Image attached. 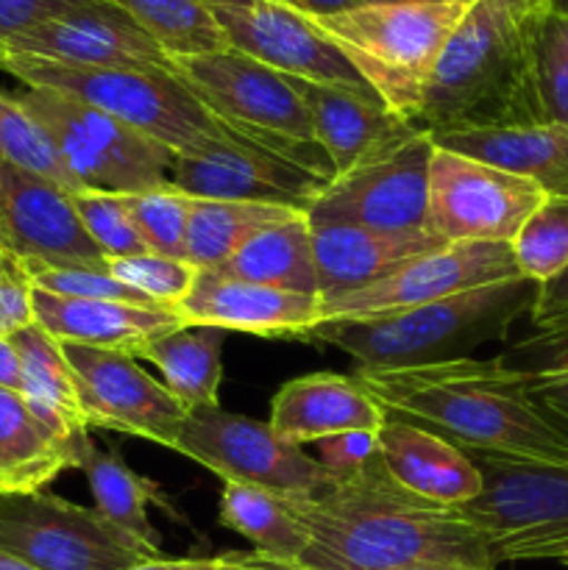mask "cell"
Instances as JSON below:
<instances>
[{
  "instance_id": "obj_45",
  "label": "cell",
  "mask_w": 568,
  "mask_h": 570,
  "mask_svg": "<svg viewBox=\"0 0 568 570\" xmlns=\"http://www.w3.org/2000/svg\"><path fill=\"white\" fill-rule=\"evenodd\" d=\"M104 0H0V42Z\"/></svg>"
},
{
  "instance_id": "obj_37",
  "label": "cell",
  "mask_w": 568,
  "mask_h": 570,
  "mask_svg": "<svg viewBox=\"0 0 568 570\" xmlns=\"http://www.w3.org/2000/svg\"><path fill=\"white\" fill-rule=\"evenodd\" d=\"M532 76L543 120L568 128V14L549 3L535 17Z\"/></svg>"
},
{
  "instance_id": "obj_5",
  "label": "cell",
  "mask_w": 568,
  "mask_h": 570,
  "mask_svg": "<svg viewBox=\"0 0 568 570\" xmlns=\"http://www.w3.org/2000/svg\"><path fill=\"white\" fill-rule=\"evenodd\" d=\"M471 3H362L312 22L390 111L415 122L440 53Z\"/></svg>"
},
{
  "instance_id": "obj_2",
  "label": "cell",
  "mask_w": 568,
  "mask_h": 570,
  "mask_svg": "<svg viewBox=\"0 0 568 570\" xmlns=\"http://www.w3.org/2000/svg\"><path fill=\"white\" fill-rule=\"evenodd\" d=\"M310 543L306 570H401L418 562H462L493 570L488 540L457 512L401 488L382 456L317 499L293 501Z\"/></svg>"
},
{
  "instance_id": "obj_31",
  "label": "cell",
  "mask_w": 568,
  "mask_h": 570,
  "mask_svg": "<svg viewBox=\"0 0 568 570\" xmlns=\"http://www.w3.org/2000/svg\"><path fill=\"white\" fill-rule=\"evenodd\" d=\"M223 337L226 332L212 326H184L139 348V360H148L165 376V387L187 412L209 410L217 404L223 382ZM134 356V360H137Z\"/></svg>"
},
{
  "instance_id": "obj_8",
  "label": "cell",
  "mask_w": 568,
  "mask_h": 570,
  "mask_svg": "<svg viewBox=\"0 0 568 570\" xmlns=\"http://www.w3.org/2000/svg\"><path fill=\"white\" fill-rule=\"evenodd\" d=\"M48 131L81 193L137 195L170 184L176 154L95 106L53 89L17 95Z\"/></svg>"
},
{
  "instance_id": "obj_36",
  "label": "cell",
  "mask_w": 568,
  "mask_h": 570,
  "mask_svg": "<svg viewBox=\"0 0 568 570\" xmlns=\"http://www.w3.org/2000/svg\"><path fill=\"white\" fill-rule=\"evenodd\" d=\"M0 159L59 184L70 195L81 193L48 131L28 115L17 95L6 92H0Z\"/></svg>"
},
{
  "instance_id": "obj_10",
  "label": "cell",
  "mask_w": 568,
  "mask_h": 570,
  "mask_svg": "<svg viewBox=\"0 0 568 570\" xmlns=\"http://www.w3.org/2000/svg\"><path fill=\"white\" fill-rule=\"evenodd\" d=\"M170 451L198 462L226 484L265 490L287 501L317 499L334 488L321 462L278 438L271 423L221 406L187 412Z\"/></svg>"
},
{
  "instance_id": "obj_23",
  "label": "cell",
  "mask_w": 568,
  "mask_h": 570,
  "mask_svg": "<svg viewBox=\"0 0 568 570\" xmlns=\"http://www.w3.org/2000/svg\"><path fill=\"white\" fill-rule=\"evenodd\" d=\"M33 323L56 343L89 345L137 356L154 340L184 328L170 306L123 304V301L65 298L33 287Z\"/></svg>"
},
{
  "instance_id": "obj_48",
  "label": "cell",
  "mask_w": 568,
  "mask_h": 570,
  "mask_svg": "<svg viewBox=\"0 0 568 570\" xmlns=\"http://www.w3.org/2000/svg\"><path fill=\"white\" fill-rule=\"evenodd\" d=\"M223 554L217 557H184V560H161V557H150V560L139 562L126 570H221Z\"/></svg>"
},
{
  "instance_id": "obj_40",
  "label": "cell",
  "mask_w": 568,
  "mask_h": 570,
  "mask_svg": "<svg viewBox=\"0 0 568 570\" xmlns=\"http://www.w3.org/2000/svg\"><path fill=\"white\" fill-rule=\"evenodd\" d=\"M106 273L115 276L117 282L134 287L137 293H143L154 304L176 309L187 298L189 289L195 287V278H198L200 271L189 259L148 250V254L126 256V259H109L106 262Z\"/></svg>"
},
{
  "instance_id": "obj_12",
  "label": "cell",
  "mask_w": 568,
  "mask_h": 570,
  "mask_svg": "<svg viewBox=\"0 0 568 570\" xmlns=\"http://www.w3.org/2000/svg\"><path fill=\"white\" fill-rule=\"evenodd\" d=\"M543 198V189L529 178L434 145L427 228L440 243L512 245Z\"/></svg>"
},
{
  "instance_id": "obj_32",
  "label": "cell",
  "mask_w": 568,
  "mask_h": 570,
  "mask_svg": "<svg viewBox=\"0 0 568 570\" xmlns=\"http://www.w3.org/2000/svg\"><path fill=\"white\" fill-rule=\"evenodd\" d=\"M293 215L301 212L251 200L195 198L187 226V259L198 271H221L254 234Z\"/></svg>"
},
{
  "instance_id": "obj_9",
  "label": "cell",
  "mask_w": 568,
  "mask_h": 570,
  "mask_svg": "<svg viewBox=\"0 0 568 570\" xmlns=\"http://www.w3.org/2000/svg\"><path fill=\"white\" fill-rule=\"evenodd\" d=\"M468 456L482 490L457 512L488 540L496 566L557 560L568 546V465Z\"/></svg>"
},
{
  "instance_id": "obj_27",
  "label": "cell",
  "mask_w": 568,
  "mask_h": 570,
  "mask_svg": "<svg viewBox=\"0 0 568 570\" xmlns=\"http://www.w3.org/2000/svg\"><path fill=\"white\" fill-rule=\"evenodd\" d=\"M22 365V390L28 410L39 417L45 429L61 443L70 445L81 460V449L89 443V426L78 399L61 343H56L42 326L31 323L11 337Z\"/></svg>"
},
{
  "instance_id": "obj_35",
  "label": "cell",
  "mask_w": 568,
  "mask_h": 570,
  "mask_svg": "<svg viewBox=\"0 0 568 570\" xmlns=\"http://www.w3.org/2000/svg\"><path fill=\"white\" fill-rule=\"evenodd\" d=\"M532 332L499 356L507 367L523 373H551L568 367V267L551 282L538 284Z\"/></svg>"
},
{
  "instance_id": "obj_16",
  "label": "cell",
  "mask_w": 568,
  "mask_h": 570,
  "mask_svg": "<svg viewBox=\"0 0 568 570\" xmlns=\"http://www.w3.org/2000/svg\"><path fill=\"white\" fill-rule=\"evenodd\" d=\"M89 429L134 434L173 449L187 410L137 360L120 351L61 343Z\"/></svg>"
},
{
  "instance_id": "obj_56",
  "label": "cell",
  "mask_w": 568,
  "mask_h": 570,
  "mask_svg": "<svg viewBox=\"0 0 568 570\" xmlns=\"http://www.w3.org/2000/svg\"><path fill=\"white\" fill-rule=\"evenodd\" d=\"M0 262H3V250H0Z\"/></svg>"
},
{
  "instance_id": "obj_1",
  "label": "cell",
  "mask_w": 568,
  "mask_h": 570,
  "mask_svg": "<svg viewBox=\"0 0 568 570\" xmlns=\"http://www.w3.org/2000/svg\"><path fill=\"white\" fill-rule=\"evenodd\" d=\"M390 417L429 429L466 454L568 465V426L529 393L527 373L496 360L351 373Z\"/></svg>"
},
{
  "instance_id": "obj_47",
  "label": "cell",
  "mask_w": 568,
  "mask_h": 570,
  "mask_svg": "<svg viewBox=\"0 0 568 570\" xmlns=\"http://www.w3.org/2000/svg\"><path fill=\"white\" fill-rule=\"evenodd\" d=\"M221 570H306V568L295 566V562L271 560V557H262L259 551H251V554H243V551H226V554H223Z\"/></svg>"
},
{
  "instance_id": "obj_3",
  "label": "cell",
  "mask_w": 568,
  "mask_h": 570,
  "mask_svg": "<svg viewBox=\"0 0 568 570\" xmlns=\"http://www.w3.org/2000/svg\"><path fill=\"white\" fill-rule=\"evenodd\" d=\"M546 0H473L440 53L415 126L427 134L529 126L540 115L532 28Z\"/></svg>"
},
{
  "instance_id": "obj_15",
  "label": "cell",
  "mask_w": 568,
  "mask_h": 570,
  "mask_svg": "<svg viewBox=\"0 0 568 570\" xmlns=\"http://www.w3.org/2000/svg\"><path fill=\"white\" fill-rule=\"evenodd\" d=\"M221 26L228 48L290 78L371 89L310 17L282 0H200Z\"/></svg>"
},
{
  "instance_id": "obj_33",
  "label": "cell",
  "mask_w": 568,
  "mask_h": 570,
  "mask_svg": "<svg viewBox=\"0 0 568 570\" xmlns=\"http://www.w3.org/2000/svg\"><path fill=\"white\" fill-rule=\"evenodd\" d=\"M221 523L248 540L254 551L278 562H298L310 534L293 510V501L265 490L226 484L221 499Z\"/></svg>"
},
{
  "instance_id": "obj_18",
  "label": "cell",
  "mask_w": 568,
  "mask_h": 570,
  "mask_svg": "<svg viewBox=\"0 0 568 570\" xmlns=\"http://www.w3.org/2000/svg\"><path fill=\"white\" fill-rule=\"evenodd\" d=\"M0 250L26 267L106 271L84 232L72 195L59 184L0 159Z\"/></svg>"
},
{
  "instance_id": "obj_22",
  "label": "cell",
  "mask_w": 568,
  "mask_h": 570,
  "mask_svg": "<svg viewBox=\"0 0 568 570\" xmlns=\"http://www.w3.org/2000/svg\"><path fill=\"white\" fill-rule=\"evenodd\" d=\"M310 228L321 301L371 287L407 262L445 245L429 228L373 232L351 223H310Z\"/></svg>"
},
{
  "instance_id": "obj_13",
  "label": "cell",
  "mask_w": 568,
  "mask_h": 570,
  "mask_svg": "<svg viewBox=\"0 0 568 570\" xmlns=\"http://www.w3.org/2000/svg\"><path fill=\"white\" fill-rule=\"evenodd\" d=\"M432 154L434 139L415 128L401 142L334 176L306 217L310 223H351L373 232L427 228Z\"/></svg>"
},
{
  "instance_id": "obj_21",
  "label": "cell",
  "mask_w": 568,
  "mask_h": 570,
  "mask_svg": "<svg viewBox=\"0 0 568 570\" xmlns=\"http://www.w3.org/2000/svg\"><path fill=\"white\" fill-rule=\"evenodd\" d=\"M290 81L310 111L312 134L332 161L334 176L401 142L418 128L415 122L390 111L373 89L337 87V83H317L304 78H290Z\"/></svg>"
},
{
  "instance_id": "obj_25",
  "label": "cell",
  "mask_w": 568,
  "mask_h": 570,
  "mask_svg": "<svg viewBox=\"0 0 568 570\" xmlns=\"http://www.w3.org/2000/svg\"><path fill=\"white\" fill-rule=\"evenodd\" d=\"M379 449L390 476L421 499L462 507L482 490L477 462L429 429L390 417L379 429Z\"/></svg>"
},
{
  "instance_id": "obj_41",
  "label": "cell",
  "mask_w": 568,
  "mask_h": 570,
  "mask_svg": "<svg viewBox=\"0 0 568 570\" xmlns=\"http://www.w3.org/2000/svg\"><path fill=\"white\" fill-rule=\"evenodd\" d=\"M72 206H76V215L87 237L106 259L148 254V245H145L123 195L78 193L72 195Z\"/></svg>"
},
{
  "instance_id": "obj_55",
  "label": "cell",
  "mask_w": 568,
  "mask_h": 570,
  "mask_svg": "<svg viewBox=\"0 0 568 570\" xmlns=\"http://www.w3.org/2000/svg\"><path fill=\"white\" fill-rule=\"evenodd\" d=\"M557 562H562V566L568 568V546H566V549L560 551V554H557Z\"/></svg>"
},
{
  "instance_id": "obj_49",
  "label": "cell",
  "mask_w": 568,
  "mask_h": 570,
  "mask_svg": "<svg viewBox=\"0 0 568 570\" xmlns=\"http://www.w3.org/2000/svg\"><path fill=\"white\" fill-rule=\"evenodd\" d=\"M0 387L11 390V393L22 390L20 354H17V345L11 343V337H0Z\"/></svg>"
},
{
  "instance_id": "obj_46",
  "label": "cell",
  "mask_w": 568,
  "mask_h": 570,
  "mask_svg": "<svg viewBox=\"0 0 568 570\" xmlns=\"http://www.w3.org/2000/svg\"><path fill=\"white\" fill-rule=\"evenodd\" d=\"M529 393L543 404L557 421L568 426V367L551 373H527Z\"/></svg>"
},
{
  "instance_id": "obj_54",
  "label": "cell",
  "mask_w": 568,
  "mask_h": 570,
  "mask_svg": "<svg viewBox=\"0 0 568 570\" xmlns=\"http://www.w3.org/2000/svg\"><path fill=\"white\" fill-rule=\"evenodd\" d=\"M546 3L551 6V9L562 11V14H568V0H546Z\"/></svg>"
},
{
  "instance_id": "obj_38",
  "label": "cell",
  "mask_w": 568,
  "mask_h": 570,
  "mask_svg": "<svg viewBox=\"0 0 568 570\" xmlns=\"http://www.w3.org/2000/svg\"><path fill=\"white\" fill-rule=\"evenodd\" d=\"M512 256L523 278L546 284L568 267V195H546L543 204L529 215L518 237L512 239Z\"/></svg>"
},
{
  "instance_id": "obj_28",
  "label": "cell",
  "mask_w": 568,
  "mask_h": 570,
  "mask_svg": "<svg viewBox=\"0 0 568 570\" xmlns=\"http://www.w3.org/2000/svg\"><path fill=\"white\" fill-rule=\"evenodd\" d=\"M78 454L48 432L20 393L0 387V493H37Z\"/></svg>"
},
{
  "instance_id": "obj_14",
  "label": "cell",
  "mask_w": 568,
  "mask_h": 570,
  "mask_svg": "<svg viewBox=\"0 0 568 570\" xmlns=\"http://www.w3.org/2000/svg\"><path fill=\"white\" fill-rule=\"evenodd\" d=\"M523 278L507 243H457L407 262L382 282L321 301L323 321H368L434 304L451 295ZM321 321V323H323Z\"/></svg>"
},
{
  "instance_id": "obj_52",
  "label": "cell",
  "mask_w": 568,
  "mask_h": 570,
  "mask_svg": "<svg viewBox=\"0 0 568 570\" xmlns=\"http://www.w3.org/2000/svg\"><path fill=\"white\" fill-rule=\"evenodd\" d=\"M0 570H39L33 566H28L26 560H20V557L9 554L6 549H0Z\"/></svg>"
},
{
  "instance_id": "obj_43",
  "label": "cell",
  "mask_w": 568,
  "mask_h": 570,
  "mask_svg": "<svg viewBox=\"0 0 568 570\" xmlns=\"http://www.w3.org/2000/svg\"><path fill=\"white\" fill-rule=\"evenodd\" d=\"M317 462L323 471L329 473L334 484L345 482V479L356 476L365 471L376 456H382L379 449V432H343L323 438L315 443Z\"/></svg>"
},
{
  "instance_id": "obj_39",
  "label": "cell",
  "mask_w": 568,
  "mask_h": 570,
  "mask_svg": "<svg viewBox=\"0 0 568 570\" xmlns=\"http://www.w3.org/2000/svg\"><path fill=\"white\" fill-rule=\"evenodd\" d=\"M148 250L161 256L187 259V226L195 198L173 184L148 189V193L123 195Z\"/></svg>"
},
{
  "instance_id": "obj_51",
  "label": "cell",
  "mask_w": 568,
  "mask_h": 570,
  "mask_svg": "<svg viewBox=\"0 0 568 570\" xmlns=\"http://www.w3.org/2000/svg\"><path fill=\"white\" fill-rule=\"evenodd\" d=\"M401 570H484V568L462 566V562H418V566L401 568Z\"/></svg>"
},
{
  "instance_id": "obj_26",
  "label": "cell",
  "mask_w": 568,
  "mask_h": 570,
  "mask_svg": "<svg viewBox=\"0 0 568 570\" xmlns=\"http://www.w3.org/2000/svg\"><path fill=\"white\" fill-rule=\"evenodd\" d=\"M432 139L438 148L529 178L546 195H568V128L555 122L460 128Z\"/></svg>"
},
{
  "instance_id": "obj_11",
  "label": "cell",
  "mask_w": 568,
  "mask_h": 570,
  "mask_svg": "<svg viewBox=\"0 0 568 570\" xmlns=\"http://www.w3.org/2000/svg\"><path fill=\"white\" fill-rule=\"evenodd\" d=\"M0 549L39 570H126L150 560L95 507L45 490L0 493Z\"/></svg>"
},
{
  "instance_id": "obj_34",
  "label": "cell",
  "mask_w": 568,
  "mask_h": 570,
  "mask_svg": "<svg viewBox=\"0 0 568 570\" xmlns=\"http://www.w3.org/2000/svg\"><path fill=\"white\" fill-rule=\"evenodd\" d=\"M126 11L167 59L215 53L228 48L221 26L200 0H109Z\"/></svg>"
},
{
  "instance_id": "obj_4",
  "label": "cell",
  "mask_w": 568,
  "mask_h": 570,
  "mask_svg": "<svg viewBox=\"0 0 568 570\" xmlns=\"http://www.w3.org/2000/svg\"><path fill=\"white\" fill-rule=\"evenodd\" d=\"M538 284L529 278L490 284L434 304L368 321H323L298 340L332 345L360 367H421L466 360L473 348L505 337L521 315H529Z\"/></svg>"
},
{
  "instance_id": "obj_44",
  "label": "cell",
  "mask_w": 568,
  "mask_h": 570,
  "mask_svg": "<svg viewBox=\"0 0 568 570\" xmlns=\"http://www.w3.org/2000/svg\"><path fill=\"white\" fill-rule=\"evenodd\" d=\"M33 323V284L26 267L3 254L0 262V337H14Z\"/></svg>"
},
{
  "instance_id": "obj_50",
  "label": "cell",
  "mask_w": 568,
  "mask_h": 570,
  "mask_svg": "<svg viewBox=\"0 0 568 570\" xmlns=\"http://www.w3.org/2000/svg\"><path fill=\"white\" fill-rule=\"evenodd\" d=\"M282 3L315 20V17H332L340 14V11L356 9V6H362V0H282Z\"/></svg>"
},
{
  "instance_id": "obj_19",
  "label": "cell",
  "mask_w": 568,
  "mask_h": 570,
  "mask_svg": "<svg viewBox=\"0 0 568 570\" xmlns=\"http://www.w3.org/2000/svg\"><path fill=\"white\" fill-rule=\"evenodd\" d=\"M0 50L78 67H161V70H170V59L165 50L109 0L28 28V31L0 42Z\"/></svg>"
},
{
  "instance_id": "obj_30",
  "label": "cell",
  "mask_w": 568,
  "mask_h": 570,
  "mask_svg": "<svg viewBox=\"0 0 568 570\" xmlns=\"http://www.w3.org/2000/svg\"><path fill=\"white\" fill-rule=\"evenodd\" d=\"M221 273L284 293L317 295L310 217L301 212L276 226L262 228L221 267Z\"/></svg>"
},
{
  "instance_id": "obj_17",
  "label": "cell",
  "mask_w": 568,
  "mask_h": 570,
  "mask_svg": "<svg viewBox=\"0 0 568 570\" xmlns=\"http://www.w3.org/2000/svg\"><path fill=\"white\" fill-rule=\"evenodd\" d=\"M170 184L193 198L251 200L306 215L329 181L273 150L248 142L239 134H232L198 150L176 154Z\"/></svg>"
},
{
  "instance_id": "obj_29",
  "label": "cell",
  "mask_w": 568,
  "mask_h": 570,
  "mask_svg": "<svg viewBox=\"0 0 568 570\" xmlns=\"http://www.w3.org/2000/svg\"><path fill=\"white\" fill-rule=\"evenodd\" d=\"M78 468L87 473L95 510L111 527H117L123 534L137 540L150 557H159L161 538L154 529V523H150L148 504H161L165 512H173L165 495H161L159 484L131 471L115 451H100L92 440L81 449Z\"/></svg>"
},
{
  "instance_id": "obj_7",
  "label": "cell",
  "mask_w": 568,
  "mask_h": 570,
  "mask_svg": "<svg viewBox=\"0 0 568 570\" xmlns=\"http://www.w3.org/2000/svg\"><path fill=\"white\" fill-rule=\"evenodd\" d=\"M170 72L228 128L332 181L334 167L312 134L310 111L290 76L234 48L170 59Z\"/></svg>"
},
{
  "instance_id": "obj_53",
  "label": "cell",
  "mask_w": 568,
  "mask_h": 570,
  "mask_svg": "<svg viewBox=\"0 0 568 570\" xmlns=\"http://www.w3.org/2000/svg\"><path fill=\"white\" fill-rule=\"evenodd\" d=\"M362 3H443V0H362Z\"/></svg>"
},
{
  "instance_id": "obj_42",
  "label": "cell",
  "mask_w": 568,
  "mask_h": 570,
  "mask_svg": "<svg viewBox=\"0 0 568 570\" xmlns=\"http://www.w3.org/2000/svg\"><path fill=\"white\" fill-rule=\"evenodd\" d=\"M26 271L31 276L33 287L45 289V293L65 295V298L123 301V304L159 306L134 287H128V284L117 282L106 271H87V267H26Z\"/></svg>"
},
{
  "instance_id": "obj_24",
  "label": "cell",
  "mask_w": 568,
  "mask_h": 570,
  "mask_svg": "<svg viewBox=\"0 0 568 570\" xmlns=\"http://www.w3.org/2000/svg\"><path fill=\"white\" fill-rule=\"evenodd\" d=\"M388 412L354 376L312 373L293 379L271 404V429L293 445H310L343 432H379Z\"/></svg>"
},
{
  "instance_id": "obj_6",
  "label": "cell",
  "mask_w": 568,
  "mask_h": 570,
  "mask_svg": "<svg viewBox=\"0 0 568 570\" xmlns=\"http://www.w3.org/2000/svg\"><path fill=\"white\" fill-rule=\"evenodd\" d=\"M0 70L28 89H53L84 100L173 154L198 150L234 134L161 67H78L0 50Z\"/></svg>"
},
{
  "instance_id": "obj_20",
  "label": "cell",
  "mask_w": 568,
  "mask_h": 570,
  "mask_svg": "<svg viewBox=\"0 0 568 570\" xmlns=\"http://www.w3.org/2000/svg\"><path fill=\"white\" fill-rule=\"evenodd\" d=\"M176 312L184 326H212L256 337L298 340L323 321L317 295L284 293L221 271H200Z\"/></svg>"
}]
</instances>
